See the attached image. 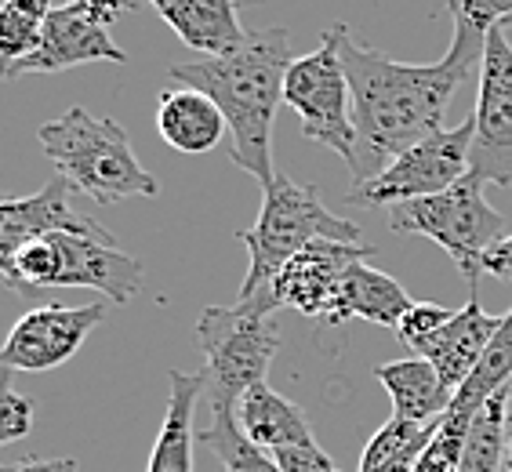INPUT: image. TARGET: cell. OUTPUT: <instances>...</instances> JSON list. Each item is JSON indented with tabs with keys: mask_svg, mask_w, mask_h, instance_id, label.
Here are the masks:
<instances>
[{
	"mask_svg": "<svg viewBox=\"0 0 512 472\" xmlns=\"http://www.w3.org/2000/svg\"><path fill=\"white\" fill-rule=\"evenodd\" d=\"M168 407H164V422H160L157 443L149 454L146 472H193V414H197L200 393H207V374H186L168 371Z\"/></svg>",
	"mask_w": 512,
	"mask_h": 472,
	"instance_id": "cell-19",
	"label": "cell"
},
{
	"mask_svg": "<svg viewBox=\"0 0 512 472\" xmlns=\"http://www.w3.org/2000/svg\"><path fill=\"white\" fill-rule=\"evenodd\" d=\"M505 433L512 440V378L505 382Z\"/></svg>",
	"mask_w": 512,
	"mask_h": 472,
	"instance_id": "cell-33",
	"label": "cell"
},
{
	"mask_svg": "<svg viewBox=\"0 0 512 472\" xmlns=\"http://www.w3.org/2000/svg\"><path fill=\"white\" fill-rule=\"evenodd\" d=\"M149 4L178 33L182 44L204 51V59L229 55L247 40V30L237 15V0H149Z\"/></svg>",
	"mask_w": 512,
	"mask_h": 472,
	"instance_id": "cell-15",
	"label": "cell"
},
{
	"mask_svg": "<svg viewBox=\"0 0 512 472\" xmlns=\"http://www.w3.org/2000/svg\"><path fill=\"white\" fill-rule=\"evenodd\" d=\"M157 131L171 149L186 153V157H200L222 142L229 131L226 117L215 102L207 99L204 91L193 88H164L157 102Z\"/></svg>",
	"mask_w": 512,
	"mask_h": 472,
	"instance_id": "cell-17",
	"label": "cell"
},
{
	"mask_svg": "<svg viewBox=\"0 0 512 472\" xmlns=\"http://www.w3.org/2000/svg\"><path fill=\"white\" fill-rule=\"evenodd\" d=\"M237 240L247 247V276L240 284L237 305L258 309V313H276L269 287L276 273L316 240H342V244H364V233L356 222L338 218L331 207L320 200L316 186H302L295 178L276 175L266 186L262 211L255 226L240 229Z\"/></svg>",
	"mask_w": 512,
	"mask_h": 472,
	"instance_id": "cell-3",
	"label": "cell"
},
{
	"mask_svg": "<svg viewBox=\"0 0 512 472\" xmlns=\"http://www.w3.org/2000/svg\"><path fill=\"white\" fill-rule=\"evenodd\" d=\"M473 117L458 128H444L436 135L414 142L400 157H393L367 182H356L345 200L356 207H393L418 197H436L444 189L469 178V157H473Z\"/></svg>",
	"mask_w": 512,
	"mask_h": 472,
	"instance_id": "cell-8",
	"label": "cell"
},
{
	"mask_svg": "<svg viewBox=\"0 0 512 472\" xmlns=\"http://www.w3.org/2000/svg\"><path fill=\"white\" fill-rule=\"evenodd\" d=\"M505 447H509V433H505V385L494 396H487L480 411L469 422L465 433V451H462V472H505Z\"/></svg>",
	"mask_w": 512,
	"mask_h": 472,
	"instance_id": "cell-22",
	"label": "cell"
},
{
	"mask_svg": "<svg viewBox=\"0 0 512 472\" xmlns=\"http://www.w3.org/2000/svg\"><path fill=\"white\" fill-rule=\"evenodd\" d=\"M389 226L393 233L429 236L433 244L447 251L458 273L469 280L476 291V280L483 276V255L491 251L502 236H509V218L494 211L483 197V186L476 178H465L458 186L436 193V197H418L407 204L389 207Z\"/></svg>",
	"mask_w": 512,
	"mask_h": 472,
	"instance_id": "cell-6",
	"label": "cell"
},
{
	"mask_svg": "<svg viewBox=\"0 0 512 472\" xmlns=\"http://www.w3.org/2000/svg\"><path fill=\"white\" fill-rule=\"evenodd\" d=\"M84 62H117V66H124L128 55L120 44H113L109 30L88 22L73 4H62V8H51L37 51L11 69L8 80L26 77V73H62V69L84 66Z\"/></svg>",
	"mask_w": 512,
	"mask_h": 472,
	"instance_id": "cell-12",
	"label": "cell"
},
{
	"mask_svg": "<svg viewBox=\"0 0 512 472\" xmlns=\"http://www.w3.org/2000/svg\"><path fill=\"white\" fill-rule=\"evenodd\" d=\"M509 378H512V309L502 316V324H498V331H494L491 345H487V353H483V360L473 371V378L454 393L451 407L476 414L483 400L498 393Z\"/></svg>",
	"mask_w": 512,
	"mask_h": 472,
	"instance_id": "cell-25",
	"label": "cell"
},
{
	"mask_svg": "<svg viewBox=\"0 0 512 472\" xmlns=\"http://www.w3.org/2000/svg\"><path fill=\"white\" fill-rule=\"evenodd\" d=\"M51 15V0H0V80L33 55Z\"/></svg>",
	"mask_w": 512,
	"mask_h": 472,
	"instance_id": "cell-23",
	"label": "cell"
},
{
	"mask_svg": "<svg viewBox=\"0 0 512 472\" xmlns=\"http://www.w3.org/2000/svg\"><path fill=\"white\" fill-rule=\"evenodd\" d=\"M295 62L284 26L247 33L240 48L215 59L182 62L168 69V84L204 91L229 124V160L266 189L273 171V120L284 102L287 69Z\"/></svg>",
	"mask_w": 512,
	"mask_h": 472,
	"instance_id": "cell-2",
	"label": "cell"
},
{
	"mask_svg": "<svg viewBox=\"0 0 512 472\" xmlns=\"http://www.w3.org/2000/svg\"><path fill=\"white\" fill-rule=\"evenodd\" d=\"M106 305H33L0 345V367L8 371H55L77 356L88 335L102 324Z\"/></svg>",
	"mask_w": 512,
	"mask_h": 472,
	"instance_id": "cell-10",
	"label": "cell"
},
{
	"mask_svg": "<svg viewBox=\"0 0 512 472\" xmlns=\"http://www.w3.org/2000/svg\"><path fill=\"white\" fill-rule=\"evenodd\" d=\"M197 345L207 364L211 411H237L240 396L266 382L269 364L280 353V327L273 313L247 305H207L197 320Z\"/></svg>",
	"mask_w": 512,
	"mask_h": 472,
	"instance_id": "cell-5",
	"label": "cell"
},
{
	"mask_svg": "<svg viewBox=\"0 0 512 472\" xmlns=\"http://www.w3.org/2000/svg\"><path fill=\"white\" fill-rule=\"evenodd\" d=\"M33 425H37V407L30 396L15 389V371L0 367V447L26 440Z\"/></svg>",
	"mask_w": 512,
	"mask_h": 472,
	"instance_id": "cell-26",
	"label": "cell"
},
{
	"mask_svg": "<svg viewBox=\"0 0 512 472\" xmlns=\"http://www.w3.org/2000/svg\"><path fill=\"white\" fill-rule=\"evenodd\" d=\"M69 182L55 175L48 186L33 197H4L0 200V262L19 251L26 240L51 233H102L95 218H84L69 207Z\"/></svg>",
	"mask_w": 512,
	"mask_h": 472,
	"instance_id": "cell-13",
	"label": "cell"
},
{
	"mask_svg": "<svg viewBox=\"0 0 512 472\" xmlns=\"http://www.w3.org/2000/svg\"><path fill=\"white\" fill-rule=\"evenodd\" d=\"M37 142L69 189L95 204L160 193L157 175L142 168L128 131L113 117H91L84 106H69L62 117L40 124Z\"/></svg>",
	"mask_w": 512,
	"mask_h": 472,
	"instance_id": "cell-4",
	"label": "cell"
},
{
	"mask_svg": "<svg viewBox=\"0 0 512 472\" xmlns=\"http://www.w3.org/2000/svg\"><path fill=\"white\" fill-rule=\"evenodd\" d=\"M69 4H73V8H77L88 22L102 26V30H109V26L128 11L124 8V0H69Z\"/></svg>",
	"mask_w": 512,
	"mask_h": 472,
	"instance_id": "cell-30",
	"label": "cell"
},
{
	"mask_svg": "<svg viewBox=\"0 0 512 472\" xmlns=\"http://www.w3.org/2000/svg\"><path fill=\"white\" fill-rule=\"evenodd\" d=\"M509 26H512V19H505V30H509Z\"/></svg>",
	"mask_w": 512,
	"mask_h": 472,
	"instance_id": "cell-37",
	"label": "cell"
},
{
	"mask_svg": "<svg viewBox=\"0 0 512 472\" xmlns=\"http://www.w3.org/2000/svg\"><path fill=\"white\" fill-rule=\"evenodd\" d=\"M280 472H342L331 454L320 447V443H302V447H284V451H273Z\"/></svg>",
	"mask_w": 512,
	"mask_h": 472,
	"instance_id": "cell-29",
	"label": "cell"
},
{
	"mask_svg": "<svg viewBox=\"0 0 512 472\" xmlns=\"http://www.w3.org/2000/svg\"><path fill=\"white\" fill-rule=\"evenodd\" d=\"M237 422L240 433L251 443H258L262 451H284V447H302V443H313V425H309V414L280 396L269 382L251 385L237 404Z\"/></svg>",
	"mask_w": 512,
	"mask_h": 472,
	"instance_id": "cell-18",
	"label": "cell"
},
{
	"mask_svg": "<svg viewBox=\"0 0 512 472\" xmlns=\"http://www.w3.org/2000/svg\"><path fill=\"white\" fill-rule=\"evenodd\" d=\"M19 465H0V472H15Z\"/></svg>",
	"mask_w": 512,
	"mask_h": 472,
	"instance_id": "cell-36",
	"label": "cell"
},
{
	"mask_svg": "<svg viewBox=\"0 0 512 472\" xmlns=\"http://www.w3.org/2000/svg\"><path fill=\"white\" fill-rule=\"evenodd\" d=\"M483 273L494 276V280L512 284V233L502 236V240L483 255Z\"/></svg>",
	"mask_w": 512,
	"mask_h": 472,
	"instance_id": "cell-31",
	"label": "cell"
},
{
	"mask_svg": "<svg viewBox=\"0 0 512 472\" xmlns=\"http://www.w3.org/2000/svg\"><path fill=\"white\" fill-rule=\"evenodd\" d=\"M505 472H512V440H509V447H505Z\"/></svg>",
	"mask_w": 512,
	"mask_h": 472,
	"instance_id": "cell-34",
	"label": "cell"
},
{
	"mask_svg": "<svg viewBox=\"0 0 512 472\" xmlns=\"http://www.w3.org/2000/svg\"><path fill=\"white\" fill-rule=\"evenodd\" d=\"M335 37L345 77L353 88V120L356 142H360L353 168L356 182L375 178L414 142L444 131L447 102L483 62V48H487V33L462 19H454L451 48L433 66L389 59L378 48L356 40L342 22L335 26Z\"/></svg>",
	"mask_w": 512,
	"mask_h": 472,
	"instance_id": "cell-1",
	"label": "cell"
},
{
	"mask_svg": "<svg viewBox=\"0 0 512 472\" xmlns=\"http://www.w3.org/2000/svg\"><path fill=\"white\" fill-rule=\"evenodd\" d=\"M498 324H502V316L483 313L480 298H476V291H473L469 302H465L462 309L436 331V335H429L418 349H414V356H425V360L440 371L447 389L458 393V389L473 378L476 367H480V360H483V353H487V345H491Z\"/></svg>",
	"mask_w": 512,
	"mask_h": 472,
	"instance_id": "cell-14",
	"label": "cell"
},
{
	"mask_svg": "<svg viewBox=\"0 0 512 472\" xmlns=\"http://www.w3.org/2000/svg\"><path fill=\"white\" fill-rule=\"evenodd\" d=\"M451 19H462L476 30L491 33L494 26H505L512 19V0H447Z\"/></svg>",
	"mask_w": 512,
	"mask_h": 472,
	"instance_id": "cell-28",
	"label": "cell"
},
{
	"mask_svg": "<svg viewBox=\"0 0 512 472\" xmlns=\"http://www.w3.org/2000/svg\"><path fill=\"white\" fill-rule=\"evenodd\" d=\"M284 106H291L302 120V135L335 149L338 157L356 168V120H353V88L345 77L342 51H338L335 26L324 30L320 48L291 62L284 80Z\"/></svg>",
	"mask_w": 512,
	"mask_h": 472,
	"instance_id": "cell-7",
	"label": "cell"
},
{
	"mask_svg": "<svg viewBox=\"0 0 512 472\" xmlns=\"http://www.w3.org/2000/svg\"><path fill=\"white\" fill-rule=\"evenodd\" d=\"M375 378L382 382L389 400H393V414L396 418H407V422L433 425V422H440L454 404V393L447 389L440 371H436L425 356L378 364Z\"/></svg>",
	"mask_w": 512,
	"mask_h": 472,
	"instance_id": "cell-20",
	"label": "cell"
},
{
	"mask_svg": "<svg viewBox=\"0 0 512 472\" xmlns=\"http://www.w3.org/2000/svg\"><path fill=\"white\" fill-rule=\"evenodd\" d=\"M197 443H204L226 472H280L273 454L240 433L237 411H211V425L197 433Z\"/></svg>",
	"mask_w": 512,
	"mask_h": 472,
	"instance_id": "cell-24",
	"label": "cell"
},
{
	"mask_svg": "<svg viewBox=\"0 0 512 472\" xmlns=\"http://www.w3.org/2000/svg\"><path fill=\"white\" fill-rule=\"evenodd\" d=\"M411 305H414V298L404 291V284H396L393 276L382 273V269H371L367 262H356V266L345 273L342 287H338V298H335V305H331V313H327L324 324L367 320V324L396 331Z\"/></svg>",
	"mask_w": 512,
	"mask_h": 472,
	"instance_id": "cell-16",
	"label": "cell"
},
{
	"mask_svg": "<svg viewBox=\"0 0 512 472\" xmlns=\"http://www.w3.org/2000/svg\"><path fill=\"white\" fill-rule=\"evenodd\" d=\"M454 313H458V309H447V305H440V302H414L404 320H400V327H396V335H400V342H404L407 349H418V345L429 335H436Z\"/></svg>",
	"mask_w": 512,
	"mask_h": 472,
	"instance_id": "cell-27",
	"label": "cell"
},
{
	"mask_svg": "<svg viewBox=\"0 0 512 472\" xmlns=\"http://www.w3.org/2000/svg\"><path fill=\"white\" fill-rule=\"evenodd\" d=\"M142 4H149V0H124V8H142Z\"/></svg>",
	"mask_w": 512,
	"mask_h": 472,
	"instance_id": "cell-35",
	"label": "cell"
},
{
	"mask_svg": "<svg viewBox=\"0 0 512 472\" xmlns=\"http://www.w3.org/2000/svg\"><path fill=\"white\" fill-rule=\"evenodd\" d=\"M15 472H80V465L73 458H26Z\"/></svg>",
	"mask_w": 512,
	"mask_h": 472,
	"instance_id": "cell-32",
	"label": "cell"
},
{
	"mask_svg": "<svg viewBox=\"0 0 512 472\" xmlns=\"http://www.w3.org/2000/svg\"><path fill=\"white\" fill-rule=\"evenodd\" d=\"M378 247L371 244H342V240H316L306 251H298L280 273H276L269 298L276 309H295L302 316L327 320L331 305L338 298L345 273L356 262H367Z\"/></svg>",
	"mask_w": 512,
	"mask_h": 472,
	"instance_id": "cell-11",
	"label": "cell"
},
{
	"mask_svg": "<svg viewBox=\"0 0 512 472\" xmlns=\"http://www.w3.org/2000/svg\"><path fill=\"white\" fill-rule=\"evenodd\" d=\"M473 128L469 178L480 186H512V44L505 26L487 33Z\"/></svg>",
	"mask_w": 512,
	"mask_h": 472,
	"instance_id": "cell-9",
	"label": "cell"
},
{
	"mask_svg": "<svg viewBox=\"0 0 512 472\" xmlns=\"http://www.w3.org/2000/svg\"><path fill=\"white\" fill-rule=\"evenodd\" d=\"M0 200H4V197H0Z\"/></svg>",
	"mask_w": 512,
	"mask_h": 472,
	"instance_id": "cell-38",
	"label": "cell"
},
{
	"mask_svg": "<svg viewBox=\"0 0 512 472\" xmlns=\"http://www.w3.org/2000/svg\"><path fill=\"white\" fill-rule=\"evenodd\" d=\"M436 425L407 422V418H389L360 454V469L356 472H414L422 462L425 447L433 440Z\"/></svg>",
	"mask_w": 512,
	"mask_h": 472,
	"instance_id": "cell-21",
	"label": "cell"
}]
</instances>
